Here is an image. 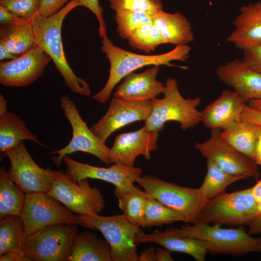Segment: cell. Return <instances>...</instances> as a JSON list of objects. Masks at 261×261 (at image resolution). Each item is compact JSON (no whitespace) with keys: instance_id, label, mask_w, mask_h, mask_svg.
Returning <instances> with one entry per match:
<instances>
[{"instance_id":"obj_48","label":"cell","mask_w":261,"mask_h":261,"mask_svg":"<svg viewBox=\"0 0 261 261\" xmlns=\"http://www.w3.org/2000/svg\"><path fill=\"white\" fill-rule=\"evenodd\" d=\"M255 162L261 167V133L259 138L256 148Z\"/></svg>"},{"instance_id":"obj_15","label":"cell","mask_w":261,"mask_h":261,"mask_svg":"<svg viewBox=\"0 0 261 261\" xmlns=\"http://www.w3.org/2000/svg\"><path fill=\"white\" fill-rule=\"evenodd\" d=\"M51 60L37 44L15 58L0 62V83L6 87L29 86L37 80Z\"/></svg>"},{"instance_id":"obj_26","label":"cell","mask_w":261,"mask_h":261,"mask_svg":"<svg viewBox=\"0 0 261 261\" xmlns=\"http://www.w3.org/2000/svg\"><path fill=\"white\" fill-rule=\"evenodd\" d=\"M0 43L13 55L18 56L36 45L30 20L19 17L0 27Z\"/></svg>"},{"instance_id":"obj_36","label":"cell","mask_w":261,"mask_h":261,"mask_svg":"<svg viewBox=\"0 0 261 261\" xmlns=\"http://www.w3.org/2000/svg\"><path fill=\"white\" fill-rule=\"evenodd\" d=\"M42 0H0L1 4L19 17L30 20L39 13Z\"/></svg>"},{"instance_id":"obj_5","label":"cell","mask_w":261,"mask_h":261,"mask_svg":"<svg viewBox=\"0 0 261 261\" xmlns=\"http://www.w3.org/2000/svg\"><path fill=\"white\" fill-rule=\"evenodd\" d=\"M251 188L226 192L204 202L198 222L232 226L249 225L260 217Z\"/></svg>"},{"instance_id":"obj_32","label":"cell","mask_w":261,"mask_h":261,"mask_svg":"<svg viewBox=\"0 0 261 261\" xmlns=\"http://www.w3.org/2000/svg\"><path fill=\"white\" fill-rule=\"evenodd\" d=\"M177 221L187 223L186 218L182 215L149 195L141 227L149 228Z\"/></svg>"},{"instance_id":"obj_22","label":"cell","mask_w":261,"mask_h":261,"mask_svg":"<svg viewBox=\"0 0 261 261\" xmlns=\"http://www.w3.org/2000/svg\"><path fill=\"white\" fill-rule=\"evenodd\" d=\"M234 29L227 38L228 42L244 49L261 45V2L244 6L233 22Z\"/></svg>"},{"instance_id":"obj_4","label":"cell","mask_w":261,"mask_h":261,"mask_svg":"<svg viewBox=\"0 0 261 261\" xmlns=\"http://www.w3.org/2000/svg\"><path fill=\"white\" fill-rule=\"evenodd\" d=\"M163 93V98L151 100V112L145 121L148 130L159 132L169 121L178 122L184 131L201 123V111L197 109L201 103L200 98H184L173 78L166 80Z\"/></svg>"},{"instance_id":"obj_25","label":"cell","mask_w":261,"mask_h":261,"mask_svg":"<svg viewBox=\"0 0 261 261\" xmlns=\"http://www.w3.org/2000/svg\"><path fill=\"white\" fill-rule=\"evenodd\" d=\"M24 140H31L45 147L29 129L26 122L14 113L7 112L0 116V159L7 150L16 147Z\"/></svg>"},{"instance_id":"obj_46","label":"cell","mask_w":261,"mask_h":261,"mask_svg":"<svg viewBox=\"0 0 261 261\" xmlns=\"http://www.w3.org/2000/svg\"><path fill=\"white\" fill-rule=\"evenodd\" d=\"M17 56L13 55L8 49L2 44L0 43V60L3 61L15 58Z\"/></svg>"},{"instance_id":"obj_27","label":"cell","mask_w":261,"mask_h":261,"mask_svg":"<svg viewBox=\"0 0 261 261\" xmlns=\"http://www.w3.org/2000/svg\"><path fill=\"white\" fill-rule=\"evenodd\" d=\"M261 133V126L235 121L222 130L221 136L235 149L254 161L256 145Z\"/></svg>"},{"instance_id":"obj_10","label":"cell","mask_w":261,"mask_h":261,"mask_svg":"<svg viewBox=\"0 0 261 261\" xmlns=\"http://www.w3.org/2000/svg\"><path fill=\"white\" fill-rule=\"evenodd\" d=\"M60 106L72 129V137L64 147L49 153L57 154L52 160L60 167L63 157L77 151L93 155L104 163L110 164V148L101 142L89 128L80 116L73 101L67 95L60 98Z\"/></svg>"},{"instance_id":"obj_1","label":"cell","mask_w":261,"mask_h":261,"mask_svg":"<svg viewBox=\"0 0 261 261\" xmlns=\"http://www.w3.org/2000/svg\"><path fill=\"white\" fill-rule=\"evenodd\" d=\"M78 6L80 4L77 1L71 0L52 15L44 17L38 13L30 22L36 44L51 58L67 86L73 93L89 96L91 94L90 86L85 80L78 77L69 65L61 38V28L64 19Z\"/></svg>"},{"instance_id":"obj_37","label":"cell","mask_w":261,"mask_h":261,"mask_svg":"<svg viewBox=\"0 0 261 261\" xmlns=\"http://www.w3.org/2000/svg\"><path fill=\"white\" fill-rule=\"evenodd\" d=\"M80 6H84L90 10L96 16L99 23L98 32L102 39L106 36V24L103 17V8L100 4L99 0H76Z\"/></svg>"},{"instance_id":"obj_47","label":"cell","mask_w":261,"mask_h":261,"mask_svg":"<svg viewBox=\"0 0 261 261\" xmlns=\"http://www.w3.org/2000/svg\"><path fill=\"white\" fill-rule=\"evenodd\" d=\"M252 193L257 202L261 199V178L251 188Z\"/></svg>"},{"instance_id":"obj_51","label":"cell","mask_w":261,"mask_h":261,"mask_svg":"<svg viewBox=\"0 0 261 261\" xmlns=\"http://www.w3.org/2000/svg\"><path fill=\"white\" fill-rule=\"evenodd\" d=\"M257 209L260 215V217L261 216V199L257 203Z\"/></svg>"},{"instance_id":"obj_24","label":"cell","mask_w":261,"mask_h":261,"mask_svg":"<svg viewBox=\"0 0 261 261\" xmlns=\"http://www.w3.org/2000/svg\"><path fill=\"white\" fill-rule=\"evenodd\" d=\"M67 261H113L110 246L90 232H77Z\"/></svg>"},{"instance_id":"obj_17","label":"cell","mask_w":261,"mask_h":261,"mask_svg":"<svg viewBox=\"0 0 261 261\" xmlns=\"http://www.w3.org/2000/svg\"><path fill=\"white\" fill-rule=\"evenodd\" d=\"M63 161L66 166V173L77 182L84 178L96 179L112 184L116 188H127L142 176V169L114 163L108 168L91 165L77 161L69 155Z\"/></svg>"},{"instance_id":"obj_45","label":"cell","mask_w":261,"mask_h":261,"mask_svg":"<svg viewBox=\"0 0 261 261\" xmlns=\"http://www.w3.org/2000/svg\"><path fill=\"white\" fill-rule=\"evenodd\" d=\"M248 233L252 235L261 233V216L258 218L249 225Z\"/></svg>"},{"instance_id":"obj_41","label":"cell","mask_w":261,"mask_h":261,"mask_svg":"<svg viewBox=\"0 0 261 261\" xmlns=\"http://www.w3.org/2000/svg\"><path fill=\"white\" fill-rule=\"evenodd\" d=\"M0 261H30L23 249L12 250L0 256Z\"/></svg>"},{"instance_id":"obj_29","label":"cell","mask_w":261,"mask_h":261,"mask_svg":"<svg viewBox=\"0 0 261 261\" xmlns=\"http://www.w3.org/2000/svg\"><path fill=\"white\" fill-rule=\"evenodd\" d=\"M25 193L10 178L4 167L0 169V219L9 215L20 216Z\"/></svg>"},{"instance_id":"obj_21","label":"cell","mask_w":261,"mask_h":261,"mask_svg":"<svg viewBox=\"0 0 261 261\" xmlns=\"http://www.w3.org/2000/svg\"><path fill=\"white\" fill-rule=\"evenodd\" d=\"M135 241L138 245L142 243L158 244L171 252H178L192 256L197 261H204L209 253V246L204 240L189 236H179L166 231L156 230L145 233L140 229L137 233Z\"/></svg>"},{"instance_id":"obj_28","label":"cell","mask_w":261,"mask_h":261,"mask_svg":"<svg viewBox=\"0 0 261 261\" xmlns=\"http://www.w3.org/2000/svg\"><path fill=\"white\" fill-rule=\"evenodd\" d=\"M114 194L123 214L131 223L140 227L149 195L134 184L125 188H115Z\"/></svg>"},{"instance_id":"obj_49","label":"cell","mask_w":261,"mask_h":261,"mask_svg":"<svg viewBox=\"0 0 261 261\" xmlns=\"http://www.w3.org/2000/svg\"><path fill=\"white\" fill-rule=\"evenodd\" d=\"M7 112V100L4 96L0 95V116Z\"/></svg>"},{"instance_id":"obj_44","label":"cell","mask_w":261,"mask_h":261,"mask_svg":"<svg viewBox=\"0 0 261 261\" xmlns=\"http://www.w3.org/2000/svg\"><path fill=\"white\" fill-rule=\"evenodd\" d=\"M171 251L166 248L158 247L155 249V258L157 261H172Z\"/></svg>"},{"instance_id":"obj_35","label":"cell","mask_w":261,"mask_h":261,"mask_svg":"<svg viewBox=\"0 0 261 261\" xmlns=\"http://www.w3.org/2000/svg\"><path fill=\"white\" fill-rule=\"evenodd\" d=\"M110 7L116 12L131 11L152 15L162 10L161 0H108Z\"/></svg>"},{"instance_id":"obj_16","label":"cell","mask_w":261,"mask_h":261,"mask_svg":"<svg viewBox=\"0 0 261 261\" xmlns=\"http://www.w3.org/2000/svg\"><path fill=\"white\" fill-rule=\"evenodd\" d=\"M159 136L158 132L149 131L145 126L135 131L119 134L110 148V163L133 167L140 155L150 160L151 152L158 149Z\"/></svg>"},{"instance_id":"obj_40","label":"cell","mask_w":261,"mask_h":261,"mask_svg":"<svg viewBox=\"0 0 261 261\" xmlns=\"http://www.w3.org/2000/svg\"><path fill=\"white\" fill-rule=\"evenodd\" d=\"M238 121L252 123L261 126V110L245 105Z\"/></svg>"},{"instance_id":"obj_50","label":"cell","mask_w":261,"mask_h":261,"mask_svg":"<svg viewBox=\"0 0 261 261\" xmlns=\"http://www.w3.org/2000/svg\"><path fill=\"white\" fill-rule=\"evenodd\" d=\"M248 103L249 106L251 108L256 110H261V99L252 100Z\"/></svg>"},{"instance_id":"obj_30","label":"cell","mask_w":261,"mask_h":261,"mask_svg":"<svg viewBox=\"0 0 261 261\" xmlns=\"http://www.w3.org/2000/svg\"><path fill=\"white\" fill-rule=\"evenodd\" d=\"M206 174L199 188L205 202L225 192L231 184L248 178L244 175L230 174L209 159L206 160Z\"/></svg>"},{"instance_id":"obj_9","label":"cell","mask_w":261,"mask_h":261,"mask_svg":"<svg viewBox=\"0 0 261 261\" xmlns=\"http://www.w3.org/2000/svg\"><path fill=\"white\" fill-rule=\"evenodd\" d=\"M46 194L78 215L99 214L105 206L101 191L91 187L88 178L77 182L61 170H53L52 185Z\"/></svg>"},{"instance_id":"obj_11","label":"cell","mask_w":261,"mask_h":261,"mask_svg":"<svg viewBox=\"0 0 261 261\" xmlns=\"http://www.w3.org/2000/svg\"><path fill=\"white\" fill-rule=\"evenodd\" d=\"M62 204L45 193L25 194L20 216L24 222L26 236L50 225H78L76 215Z\"/></svg>"},{"instance_id":"obj_43","label":"cell","mask_w":261,"mask_h":261,"mask_svg":"<svg viewBox=\"0 0 261 261\" xmlns=\"http://www.w3.org/2000/svg\"><path fill=\"white\" fill-rule=\"evenodd\" d=\"M155 261V249L152 246L141 251L138 255V261Z\"/></svg>"},{"instance_id":"obj_33","label":"cell","mask_w":261,"mask_h":261,"mask_svg":"<svg viewBox=\"0 0 261 261\" xmlns=\"http://www.w3.org/2000/svg\"><path fill=\"white\" fill-rule=\"evenodd\" d=\"M134 49L149 53L158 46L167 44L159 30L153 24L144 25L135 30L128 39Z\"/></svg>"},{"instance_id":"obj_8","label":"cell","mask_w":261,"mask_h":261,"mask_svg":"<svg viewBox=\"0 0 261 261\" xmlns=\"http://www.w3.org/2000/svg\"><path fill=\"white\" fill-rule=\"evenodd\" d=\"M76 225L55 224L45 226L26 236L23 250L30 261H67Z\"/></svg>"},{"instance_id":"obj_13","label":"cell","mask_w":261,"mask_h":261,"mask_svg":"<svg viewBox=\"0 0 261 261\" xmlns=\"http://www.w3.org/2000/svg\"><path fill=\"white\" fill-rule=\"evenodd\" d=\"M10 161L8 171L10 179L19 186L25 194H46L51 189L53 180V170L43 169L33 160L24 141L16 147L7 150L4 155Z\"/></svg>"},{"instance_id":"obj_7","label":"cell","mask_w":261,"mask_h":261,"mask_svg":"<svg viewBox=\"0 0 261 261\" xmlns=\"http://www.w3.org/2000/svg\"><path fill=\"white\" fill-rule=\"evenodd\" d=\"M150 196L182 215L187 223L198 222L205 201L199 188L175 184L150 175H143L136 181Z\"/></svg>"},{"instance_id":"obj_2","label":"cell","mask_w":261,"mask_h":261,"mask_svg":"<svg viewBox=\"0 0 261 261\" xmlns=\"http://www.w3.org/2000/svg\"><path fill=\"white\" fill-rule=\"evenodd\" d=\"M101 50L109 61V75L104 86L93 96L92 99L101 103H105L116 85L128 74L148 65L174 66L172 61H185L188 58L191 47L188 44L178 45L165 53L141 55L114 45L106 36L102 38Z\"/></svg>"},{"instance_id":"obj_34","label":"cell","mask_w":261,"mask_h":261,"mask_svg":"<svg viewBox=\"0 0 261 261\" xmlns=\"http://www.w3.org/2000/svg\"><path fill=\"white\" fill-rule=\"evenodd\" d=\"M115 19L117 24L118 34L123 39H128L135 30L141 26L152 23L151 15L142 12H116Z\"/></svg>"},{"instance_id":"obj_31","label":"cell","mask_w":261,"mask_h":261,"mask_svg":"<svg viewBox=\"0 0 261 261\" xmlns=\"http://www.w3.org/2000/svg\"><path fill=\"white\" fill-rule=\"evenodd\" d=\"M26 235L20 216L9 215L0 219V256L23 248Z\"/></svg>"},{"instance_id":"obj_42","label":"cell","mask_w":261,"mask_h":261,"mask_svg":"<svg viewBox=\"0 0 261 261\" xmlns=\"http://www.w3.org/2000/svg\"><path fill=\"white\" fill-rule=\"evenodd\" d=\"M19 17L4 6L0 4V24L4 25L14 22Z\"/></svg>"},{"instance_id":"obj_18","label":"cell","mask_w":261,"mask_h":261,"mask_svg":"<svg viewBox=\"0 0 261 261\" xmlns=\"http://www.w3.org/2000/svg\"><path fill=\"white\" fill-rule=\"evenodd\" d=\"M216 73L219 80L232 87L245 103L261 99V74L243 60L235 59L221 65Z\"/></svg>"},{"instance_id":"obj_20","label":"cell","mask_w":261,"mask_h":261,"mask_svg":"<svg viewBox=\"0 0 261 261\" xmlns=\"http://www.w3.org/2000/svg\"><path fill=\"white\" fill-rule=\"evenodd\" d=\"M159 71V66H153L141 73H130L117 87L114 97L137 102L156 98L165 88V85L157 79Z\"/></svg>"},{"instance_id":"obj_12","label":"cell","mask_w":261,"mask_h":261,"mask_svg":"<svg viewBox=\"0 0 261 261\" xmlns=\"http://www.w3.org/2000/svg\"><path fill=\"white\" fill-rule=\"evenodd\" d=\"M221 132L220 129L211 130L209 138L203 142H196L194 148L206 160H211L230 174L259 178L260 173L255 161L225 141Z\"/></svg>"},{"instance_id":"obj_6","label":"cell","mask_w":261,"mask_h":261,"mask_svg":"<svg viewBox=\"0 0 261 261\" xmlns=\"http://www.w3.org/2000/svg\"><path fill=\"white\" fill-rule=\"evenodd\" d=\"M78 224L98 230L108 243L113 261H138L135 237L141 229L122 214L111 216L76 215Z\"/></svg>"},{"instance_id":"obj_39","label":"cell","mask_w":261,"mask_h":261,"mask_svg":"<svg viewBox=\"0 0 261 261\" xmlns=\"http://www.w3.org/2000/svg\"><path fill=\"white\" fill-rule=\"evenodd\" d=\"M68 0H42L39 13L44 17H49L60 10Z\"/></svg>"},{"instance_id":"obj_38","label":"cell","mask_w":261,"mask_h":261,"mask_svg":"<svg viewBox=\"0 0 261 261\" xmlns=\"http://www.w3.org/2000/svg\"><path fill=\"white\" fill-rule=\"evenodd\" d=\"M243 61L250 68L261 74V45L243 50Z\"/></svg>"},{"instance_id":"obj_23","label":"cell","mask_w":261,"mask_h":261,"mask_svg":"<svg viewBox=\"0 0 261 261\" xmlns=\"http://www.w3.org/2000/svg\"><path fill=\"white\" fill-rule=\"evenodd\" d=\"M152 23L167 44L186 45L193 41V33L189 21L182 14H170L161 10L151 15Z\"/></svg>"},{"instance_id":"obj_3","label":"cell","mask_w":261,"mask_h":261,"mask_svg":"<svg viewBox=\"0 0 261 261\" xmlns=\"http://www.w3.org/2000/svg\"><path fill=\"white\" fill-rule=\"evenodd\" d=\"M179 236H189L205 241L209 253L213 255L241 256L251 252H261V237H254L243 226L224 228L218 224L198 222L191 225L173 227L165 230Z\"/></svg>"},{"instance_id":"obj_14","label":"cell","mask_w":261,"mask_h":261,"mask_svg":"<svg viewBox=\"0 0 261 261\" xmlns=\"http://www.w3.org/2000/svg\"><path fill=\"white\" fill-rule=\"evenodd\" d=\"M151 101L137 102L113 98L106 114L90 128L103 143L114 131L137 121H145L151 110Z\"/></svg>"},{"instance_id":"obj_19","label":"cell","mask_w":261,"mask_h":261,"mask_svg":"<svg viewBox=\"0 0 261 261\" xmlns=\"http://www.w3.org/2000/svg\"><path fill=\"white\" fill-rule=\"evenodd\" d=\"M246 104L233 90H224L201 111V122L211 130L224 129L238 121Z\"/></svg>"}]
</instances>
